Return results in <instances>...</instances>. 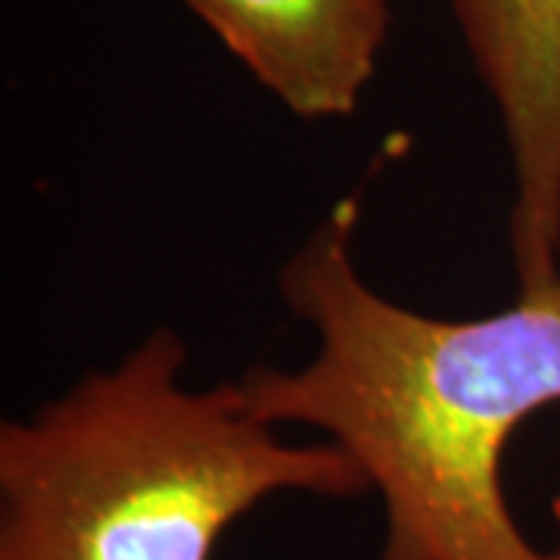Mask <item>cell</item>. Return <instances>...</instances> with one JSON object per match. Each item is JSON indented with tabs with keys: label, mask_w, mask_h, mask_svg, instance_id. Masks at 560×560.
Segmentation results:
<instances>
[{
	"label": "cell",
	"mask_w": 560,
	"mask_h": 560,
	"mask_svg": "<svg viewBox=\"0 0 560 560\" xmlns=\"http://www.w3.org/2000/svg\"><path fill=\"white\" fill-rule=\"evenodd\" d=\"M359 197H342L280 268V300L318 349L243 374L261 420L312 427L383 504L377 560H560L523 536L504 452L560 401V278L480 318H433L361 278Z\"/></svg>",
	"instance_id": "obj_1"
},
{
	"label": "cell",
	"mask_w": 560,
	"mask_h": 560,
	"mask_svg": "<svg viewBox=\"0 0 560 560\" xmlns=\"http://www.w3.org/2000/svg\"><path fill=\"white\" fill-rule=\"evenodd\" d=\"M184 364V340L156 327L0 423V560H212L275 495H371L340 445L287 442L237 381L194 389Z\"/></svg>",
	"instance_id": "obj_2"
},
{
	"label": "cell",
	"mask_w": 560,
	"mask_h": 560,
	"mask_svg": "<svg viewBox=\"0 0 560 560\" xmlns=\"http://www.w3.org/2000/svg\"><path fill=\"white\" fill-rule=\"evenodd\" d=\"M511 160L517 290L560 278V0H448Z\"/></svg>",
	"instance_id": "obj_3"
},
{
	"label": "cell",
	"mask_w": 560,
	"mask_h": 560,
	"mask_svg": "<svg viewBox=\"0 0 560 560\" xmlns=\"http://www.w3.org/2000/svg\"><path fill=\"white\" fill-rule=\"evenodd\" d=\"M300 119H346L377 72L389 0H180Z\"/></svg>",
	"instance_id": "obj_4"
}]
</instances>
